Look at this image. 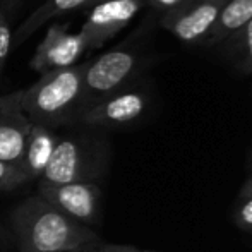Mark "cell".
Here are the masks:
<instances>
[{"instance_id":"1","label":"cell","mask_w":252,"mask_h":252,"mask_svg":"<svg viewBox=\"0 0 252 252\" xmlns=\"http://www.w3.org/2000/svg\"><path fill=\"white\" fill-rule=\"evenodd\" d=\"M10 235L19 252H63L98 244L100 237L70 220L40 196H30L10 211Z\"/></svg>"},{"instance_id":"2","label":"cell","mask_w":252,"mask_h":252,"mask_svg":"<svg viewBox=\"0 0 252 252\" xmlns=\"http://www.w3.org/2000/svg\"><path fill=\"white\" fill-rule=\"evenodd\" d=\"M84 63L47 72L33 84L23 90L19 108L28 119L38 126L52 129L53 126L79 120L86 108L84 91Z\"/></svg>"},{"instance_id":"3","label":"cell","mask_w":252,"mask_h":252,"mask_svg":"<svg viewBox=\"0 0 252 252\" xmlns=\"http://www.w3.org/2000/svg\"><path fill=\"white\" fill-rule=\"evenodd\" d=\"M110 148L103 136L62 137L40 177L38 186L94 182L105 172Z\"/></svg>"},{"instance_id":"4","label":"cell","mask_w":252,"mask_h":252,"mask_svg":"<svg viewBox=\"0 0 252 252\" xmlns=\"http://www.w3.org/2000/svg\"><path fill=\"white\" fill-rule=\"evenodd\" d=\"M144 63L143 52L126 45L84 62L86 106L137 83Z\"/></svg>"},{"instance_id":"5","label":"cell","mask_w":252,"mask_h":252,"mask_svg":"<svg viewBox=\"0 0 252 252\" xmlns=\"http://www.w3.org/2000/svg\"><path fill=\"white\" fill-rule=\"evenodd\" d=\"M151 106V93L134 83L113 94L91 103L79 115V122L93 129H113L137 122Z\"/></svg>"},{"instance_id":"6","label":"cell","mask_w":252,"mask_h":252,"mask_svg":"<svg viewBox=\"0 0 252 252\" xmlns=\"http://www.w3.org/2000/svg\"><path fill=\"white\" fill-rule=\"evenodd\" d=\"M226 0H184L159 16L158 26L184 45L204 47Z\"/></svg>"},{"instance_id":"7","label":"cell","mask_w":252,"mask_h":252,"mask_svg":"<svg viewBox=\"0 0 252 252\" xmlns=\"http://www.w3.org/2000/svg\"><path fill=\"white\" fill-rule=\"evenodd\" d=\"M36 196L70 220L88 226L100 218L101 189L96 182H72L63 186H38Z\"/></svg>"},{"instance_id":"8","label":"cell","mask_w":252,"mask_h":252,"mask_svg":"<svg viewBox=\"0 0 252 252\" xmlns=\"http://www.w3.org/2000/svg\"><path fill=\"white\" fill-rule=\"evenodd\" d=\"M146 5L148 0H103L90 7V14L81 28L88 52L100 48L105 41L129 26Z\"/></svg>"},{"instance_id":"9","label":"cell","mask_w":252,"mask_h":252,"mask_svg":"<svg viewBox=\"0 0 252 252\" xmlns=\"http://www.w3.org/2000/svg\"><path fill=\"white\" fill-rule=\"evenodd\" d=\"M84 52H88V47L81 31L72 33L67 24H52L34 50L30 67L43 76L52 70L76 65Z\"/></svg>"},{"instance_id":"10","label":"cell","mask_w":252,"mask_h":252,"mask_svg":"<svg viewBox=\"0 0 252 252\" xmlns=\"http://www.w3.org/2000/svg\"><path fill=\"white\" fill-rule=\"evenodd\" d=\"M23 90L10 93V100L0 113V161L19 163L26 148L33 122L21 112Z\"/></svg>"},{"instance_id":"11","label":"cell","mask_w":252,"mask_h":252,"mask_svg":"<svg viewBox=\"0 0 252 252\" xmlns=\"http://www.w3.org/2000/svg\"><path fill=\"white\" fill-rule=\"evenodd\" d=\"M59 139L60 137L52 129L33 124L30 136H28L23 158L17 163L28 180L40 179L41 173L47 168L48 161H50L52 153L55 150Z\"/></svg>"},{"instance_id":"12","label":"cell","mask_w":252,"mask_h":252,"mask_svg":"<svg viewBox=\"0 0 252 252\" xmlns=\"http://www.w3.org/2000/svg\"><path fill=\"white\" fill-rule=\"evenodd\" d=\"M90 3L91 0H45L40 7H36L16 28V33L12 34V45H16V47L23 45L31 34L36 33L41 26H45L53 17H59L62 14L83 9V7H90Z\"/></svg>"},{"instance_id":"13","label":"cell","mask_w":252,"mask_h":252,"mask_svg":"<svg viewBox=\"0 0 252 252\" xmlns=\"http://www.w3.org/2000/svg\"><path fill=\"white\" fill-rule=\"evenodd\" d=\"M252 19V0H226L204 47L225 43Z\"/></svg>"},{"instance_id":"14","label":"cell","mask_w":252,"mask_h":252,"mask_svg":"<svg viewBox=\"0 0 252 252\" xmlns=\"http://www.w3.org/2000/svg\"><path fill=\"white\" fill-rule=\"evenodd\" d=\"M221 45H226L230 62L240 74H252V19Z\"/></svg>"},{"instance_id":"15","label":"cell","mask_w":252,"mask_h":252,"mask_svg":"<svg viewBox=\"0 0 252 252\" xmlns=\"http://www.w3.org/2000/svg\"><path fill=\"white\" fill-rule=\"evenodd\" d=\"M30 182L17 163L0 161V190H10Z\"/></svg>"},{"instance_id":"16","label":"cell","mask_w":252,"mask_h":252,"mask_svg":"<svg viewBox=\"0 0 252 252\" xmlns=\"http://www.w3.org/2000/svg\"><path fill=\"white\" fill-rule=\"evenodd\" d=\"M12 48V30H10V17L0 9V77L5 69L7 57Z\"/></svg>"},{"instance_id":"17","label":"cell","mask_w":252,"mask_h":252,"mask_svg":"<svg viewBox=\"0 0 252 252\" xmlns=\"http://www.w3.org/2000/svg\"><path fill=\"white\" fill-rule=\"evenodd\" d=\"M233 221L240 230L252 233V196L239 197L233 211Z\"/></svg>"},{"instance_id":"18","label":"cell","mask_w":252,"mask_h":252,"mask_svg":"<svg viewBox=\"0 0 252 252\" xmlns=\"http://www.w3.org/2000/svg\"><path fill=\"white\" fill-rule=\"evenodd\" d=\"M184 0H148V5L153 10H158V12H166V10L173 9V7L180 5Z\"/></svg>"},{"instance_id":"19","label":"cell","mask_w":252,"mask_h":252,"mask_svg":"<svg viewBox=\"0 0 252 252\" xmlns=\"http://www.w3.org/2000/svg\"><path fill=\"white\" fill-rule=\"evenodd\" d=\"M10 246H14V242H12V235H10L9 230L3 228V226L0 225V251L9 249Z\"/></svg>"},{"instance_id":"20","label":"cell","mask_w":252,"mask_h":252,"mask_svg":"<svg viewBox=\"0 0 252 252\" xmlns=\"http://www.w3.org/2000/svg\"><path fill=\"white\" fill-rule=\"evenodd\" d=\"M19 3H21V0H0V9H2L3 12L10 17L14 12H16V9L19 7Z\"/></svg>"},{"instance_id":"21","label":"cell","mask_w":252,"mask_h":252,"mask_svg":"<svg viewBox=\"0 0 252 252\" xmlns=\"http://www.w3.org/2000/svg\"><path fill=\"white\" fill-rule=\"evenodd\" d=\"M101 252H139V249L130 246H103L101 244Z\"/></svg>"},{"instance_id":"22","label":"cell","mask_w":252,"mask_h":252,"mask_svg":"<svg viewBox=\"0 0 252 252\" xmlns=\"http://www.w3.org/2000/svg\"><path fill=\"white\" fill-rule=\"evenodd\" d=\"M246 196H252V172H251V175L246 179L244 186L240 187V190H239V197H246Z\"/></svg>"},{"instance_id":"23","label":"cell","mask_w":252,"mask_h":252,"mask_svg":"<svg viewBox=\"0 0 252 252\" xmlns=\"http://www.w3.org/2000/svg\"><path fill=\"white\" fill-rule=\"evenodd\" d=\"M63 252H101V244H90V246H83V247H77V249L72 251H63Z\"/></svg>"},{"instance_id":"24","label":"cell","mask_w":252,"mask_h":252,"mask_svg":"<svg viewBox=\"0 0 252 252\" xmlns=\"http://www.w3.org/2000/svg\"><path fill=\"white\" fill-rule=\"evenodd\" d=\"M10 100V93L9 94H5V96H0V113H2V110L7 106V103H9Z\"/></svg>"},{"instance_id":"25","label":"cell","mask_w":252,"mask_h":252,"mask_svg":"<svg viewBox=\"0 0 252 252\" xmlns=\"http://www.w3.org/2000/svg\"><path fill=\"white\" fill-rule=\"evenodd\" d=\"M98 2H103V0H91L90 7H93V5H94V3H98Z\"/></svg>"},{"instance_id":"26","label":"cell","mask_w":252,"mask_h":252,"mask_svg":"<svg viewBox=\"0 0 252 252\" xmlns=\"http://www.w3.org/2000/svg\"><path fill=\"white\" fill-rule=\"evenodd\" d=\"M139 252H155V251H139Z\"/></svg>"}]
</instances>
